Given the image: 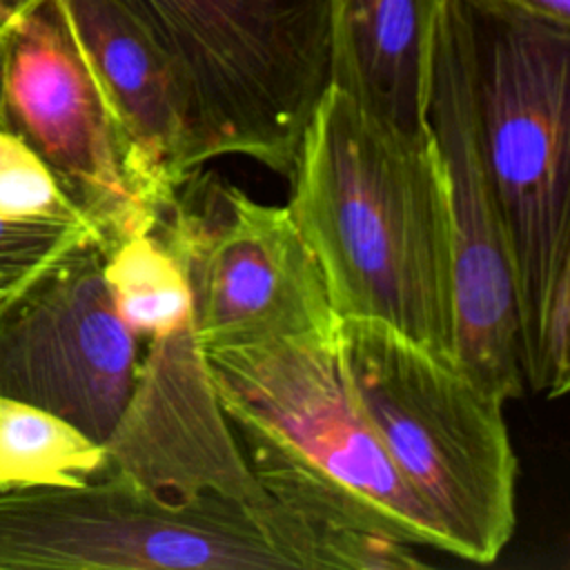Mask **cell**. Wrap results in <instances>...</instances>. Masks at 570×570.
I'll use <instances>...</instances> for the list:
<instances>
[{
  "instance_id": "6da1fadb",
  "label": "cell",
  "mask_w": 570,
  "mask_h": 570,
  "mask_svg": "<svg viewBox=\"0 0 570 570\" xmlns=\"http://www.w3.org/2000/svg\"><path fill=\"white\" fill-rule=\"evenodd\" d=\"M287 180L334 314L456 361L450 189L430 125L396 129L327 85Z\"/></svg>"
},
{
  "instance_id": "7a4b0ae2",
  "label": "cell",
  "mask_w": 570,
  "mask_h": 570,
  "mask_svg": "<svg viewBox=\"0 0 570 570\" xmlns=\"http://www.w3.org/2000/svg\"><path fill=\"white\" fill-rule=\"evenodd\" d=\"M459 42L517 278L525 387L570 385V22L510 0H441Z\"/></svg>"
},
{
  "instance_id": "3957f363",
  "label": "cell",
  "mask_w": 570,
  "mask_h": 570,
  "mask_svg": "<svg viewBox=\"0 0 570 570\" xmlns=\"http://www.w3.org/2000/svg\"><path fill=\"white\" fill-rule=\"evenodd\" d=\"M205 361L249 470L287 514L312 532L367 530L448 552L432 512L363 416L336 334L209 350Z\"/></svg>"
},
{
  "instance_id": "277c9868",
  "label": "cell",
  "mask_w": 570,
  "mask_h": 570,
  "mask_svg": "<svg viewBox=\"0 0 570 570\" xmlns=\"http://www.w3.org/2000/svg\"><path fill=\"white\" fill-rule=\"evenodd\" d=\"M336 350L363 416L432 512L448 554L497 561L517 525L519 463L505 401L456 361L374 318H338Z\"/></svg>"
},
{
  "instance_id": "5b68a950",
  "label": "cell",
  "mask_w": 570,
  "mask_h": 570,
  "mask_svg": "<svg viewBox=\"0 0 570 570\" xmlns=\"http://www.w3.org/2000/svg\"><path fill=\"white\" fill-rule=\"evenodd\" d=\"M189 96V167L245 156L285 176L327 87V0H118Z\"/></svg>"
},
{
  "instance_id": "8992f818",
  "label": "cell",
  "mask_w": 570,
  "mask_h": 570,
  "mask_svg": "<svg viewBox=\"0 0 570 570\" xmlns=\"http://www.w3.org/2000/svg\"><path fill=\"white\" fill-rule=\"evenodd\" d=\"M151 232L185 272L203 352L336 334L321 267L287 205L261 203L198 167Z\"/></svg>"
},
{
  "instance_id": "52a82bcc",
  "label": "cell",
  "mask_w": 570,
  "mask_h": 570,
  "mask_svg": "<svg viewBox=\"0 0 570 570\" xmlns=\"http://www.w3.org/2000/svg\"><path fill=\"white\" fill-rule=\"evenodd\" d=\"M0 568L285 570L238 503L167 497L125 472L0 494Z\"/></svg>"
},
{
  "instance_id": "ba28073f",
  "label": "cell",
  "mask_w": 570,
  "mask_h": 570,
  "mask_svg": "<svg viewBox=\"0 0 570 570\" xmlns=\"http://www.w3.org/2000/svg\"><path fill=\"white\" fill-rule=\"evenodd\" d=\"M105 452V472H125L160 494H212L243 505L292 568H314L312 530L287 514L249 470L216 399L191 323L149 341Z\"/></svg>"
},
{
  "instance_id": "9c48e42d",
  "label": "cell",
  "mask_w": 570,
  "mask_h": 570,
  "mask_svg": "<svg viewBox=\"0 0 570 570\" xmlns=\"http://www.w3.org/2000/svg\"><path fill=\"white\" fill-rule=\"evenodd\" d=\"M138 363V338L111 303L98 245L69 252L0 303V394L96 443L118 425Z\"/></svg>"
},
{
  "instance_id": "30bf717a",
  "label": "cell",
  "mask_w": 570,
  "mask_h": 570,
  "mask_svg": "<svg viewBox=\"0 0 570 570\" xmlns=\"http://www.w3.org/2000/svg\"><path fill=\"white\" fill-rule=\"evenodd\" d=\"M425 120L450 189L456 363L481 387L512 401L525 390L517 278L485 163L468 65L459 42L439 18L432 38Z\"/></svg>"
},
{
  "instance_id": "8fae6325",
  "label": "cell",
  "mask_w": 570,
  "mask_h": 570,
  "mask_svg": "<svg viewBox=\"0 0 570 570\" xmlns=\"http://www.w3.org/2000/svg\"><path fill=\"white\" fill-rule=\"evenodd\" d=\"M4 127L29 142L100 236L102 254L151 232L111 111L56 4L36 0L11 27L4 69Z\"/></svg>"
},
{
  "instance_id": "7c38bea8",
  "label": "cell",
  "mask_w": 570,
  "mask_h": 570,
  "mask_svg": "<svg viewBox=\"0 0 570 570\" xmlns=\"http://www.w3.org/2000/svg\"><path fill=\"white\" fill-rule=\"evenodd\" d=\"M125 147L140 200L158 218L189 167V96L171 56L118 0H56Z\"/></svg>"
},
{
  "instance_id": "4fadbf2b",
  "label": "cell",
  "mask_w": 570,
  "mask_h": 570,
  "mask_svg": "<svg viewBox=\"0 0 570 570\" xmlns=\"http://www.w3.org/2000/svg\"><path fill=\"white\" fill-rule=\"evenodd\" d=\"M441 0H327V85L372 118L428 129L425 98Z\"/></svg>"
},
{
  "instance_id": "5bb4252c",
  "label": "cell",
  "mask_w": 570,
  "mask_h": 570,
  "mask_svg": "<svg viewBox=\"0 0 570 570\" xmlns=\"http://www.w3.org/2000/svg\"><path fill=\"white\" fill-rule=\"evenodd\" d=\"M107 468V452L71 423L0 394V494L82 485Z\"/></svg>"
},
{
  "instance_id": "9a60e30c",
  "label": "cell",
  "mask_w": 570,
  "mask_h": 570,
  "mask_svg": "<svg viewBox=\"0 0 570 570\" xmlns=\"http://www.w3.org/2000/svg\"><path fill=\"white\" fill-rule=\"evenodd\" d=\"M111 303L129 332L165 338L191 323V294L176 256L154 232H138L102 254Z\"/></svg>"
},
{
  "instance_id": "2e32d148",
  "label": "cell",
  "mask_w": 570,
  "mask_h": 570,
  "mask_svg": "<svg viewBox=\"0 0 570 570\" xmlns=\"http://www.w3.org/2000/svg\"><path fill=\"white\" fill-rule=\"evenodd\" d=\"M0 214L16 220L85 225L96 232L51 167L9 127H0Z\"/></svg>"
},
{
  "instance_id": "e0dca14e",
  "label": "cell",
  "mask_w": 570,
  "mask_h": 570,
  "mask_svg": "<svg viewBox=\"0 0 570 570\" xmlns=\"http://www.w3.org/2000/svg\"><path fill=\"white\" fill-rule=\"evenodd\" d=\"M82 245H98L91 227L16 220L0 214V283L20 287Z\"/></svg>"
},
{
  "instance_id": "ac0fdd59",
  "label": "cell",
  "mask_w": 570,
  "mask_h": 570,
  "mask_svg": "<svg viewBox=\"0 0 570 570\" xmlns=\"http://www.w3.org/2000/svg\"><path fill=\"white\" fill-rule=\"evenodd\" d=\"M314 566L334 570H421L412 543L381 532L325 528L314 532Z\"/></svg>"
},
{
  "instance_id": "d6986e66",
  "label": "cell",
  "mask_w": 570,
  "mask_h": 570,
  "mask_svg": "<svg viewBox=\"0 0 570 570\" xmlns=\"http://www.w3.org/2000/svg\"><path fill=\"white\" fill-rule=\"evenodd\" d=\"M510 2H517V4H523L532 11H539V13H546V16L570 22V0H510Z\"/></svg>"
},
{
  "instance_id": "ffe728a7",
  "label": "cell",
  "mask_w": 570,
  "mask_h": 570,
  "mask_svg": "<svg viewBox=\"0 0 570 570\" xmlns=\"http://www.w3.org/2000/svg\"><path fill=\"white\" fill-rule=\"evenodd\" d=\"M36 0H0V29L11 27L24 11L33 7Z\"/></svg>"
},
{
  "instance_id": "44dd1931",
  "label": "cell",
  "mask_w": 570,
  "mask_h": 570,
  "mask_svg": "<svg viewBox=\"0 0 570 570\" xmlns=\"http://www.w3.org/2000/svg\"><path fill=\"white\" fill-rule=\"evenodd\" d=\"M11 27L0 29V127H4V69H7V40H9Z\"/></svg>"
},
{
  "instance_id": "7402d4cb",
  "label": "cell",
  "mask_w": 570,
  "mask_h": 570,
  "mask_svg": "<svg viewBox=\"0 0 570 570\" xmlns=\"http://www.w3.org/2000/svg\"><path fill=\"white\" fill-rule=\"evenodd\" d=\"M13 289H18V287H9V285H4V283H0V303L13 292Z\"/></svg>"
}]
</instances>
